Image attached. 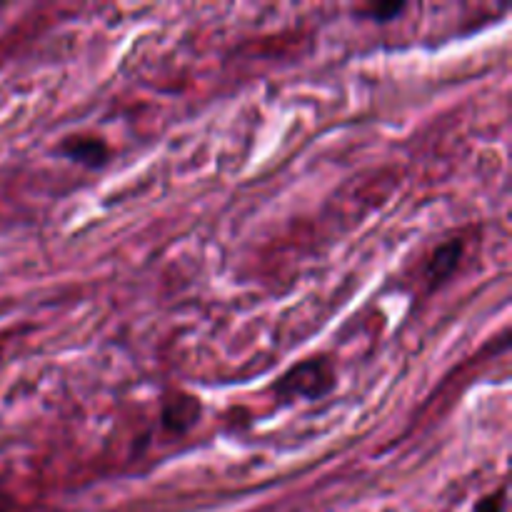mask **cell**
<instances>
[{
	"label": "cell",
	"mask_w": 512,
	"mask_h": 512,
	"mask_svg": "<svg viewBox=\"0 0 512 512\" xmlns=\"http://www.w3.org/2000/svg\"><path fill=\"white\" fill-rule=\"evenodd\" d=\"M475 512H505V488L485 495L478 503V508H475Z\"/></svg>",
	"instance_id": "cell-6"
},
{
	"label": "cell",
	"mask_w": 512,
	"mask_h": 512,
	"mask_svg": "<svg viewBox=\"0 0 512 512\" xmlns=\"http://www.w3.org/2000/svg\"><path fill=\"white\" fill-rule=\"evenodd\" d=\"M335 385V365L328 355L305 358L303 363L293 365L283 378L275 383L278 398H323Z\"/></svg>",
	"instance_id": "cell-1"
},
{
	"label": "cell",
	"mask_w": 512,
	"mask_h": 512,
	"mask_svg": "<svg viewBox=\"0 0 512 512\" xmlns=\"http://www.w3.org/2000/svg\"><path fill=\"white\" fill-rule=\"evenodd\" d=\"M405 10L403 3H383V5H373V8L363 10L365 15H370L373 20H378V23H385V20H393L395 15H400Z\"/></svg>",
	"instance_id": "cell-5"
},
{
	"label": "cell",
	"mask_w": 512,
	"mask_h": 512,
	"mask_svg": "<svg viewBox=\"0 0 512 512\" xmlns=\"http://www.w3.org/2000/svg\"><path fill=\"white\" fill-rule=\"evenodd\" d=\"M200 418V400L195 395L175 393L163 405V425L173 433H188Z\"/></svg>",
	"instance_id": "cell-4"
},
{
	"label": "cell",
	"mask_w": 512,
	"mask_h": 512,
	"mask_svg": "<svg viewBox=\"0 0 512 512\" xmlns=\"http://www.w3.org/2000/svg\"><path fill=\"white\" fill-rule=\"evenodd\" d=\"M465 255V243L463 240H448V243L438 245L433 250V255L428 258L423 268V280H425V288L428 293H435L438 288H443L453 273L458 270L460 260Z\"/></svg>",
	"instance_id": "cell-2"
},
{
	"label": "cell",
	"mask_w": 512,
	"mask_h": 512,
	"mask_svg": "<svg viewBox=\"0 0 512 512\" xmlns=\"http://www.w3.org/2000/svg\"><path fill=\"white\" fill-rule=\"evenodd\" d=\"M60 153L65 155L73 163L83 165V168L98 170L105 168L110 160V145L105 143L100 135H90V133H75L63 138L60 143Z\"/></svg>",
	"instance_id": "cell-3"
}]
</instances>
